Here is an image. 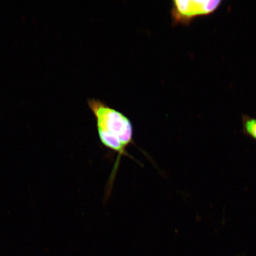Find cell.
<instances>
[{"label":"cell","mask_w":256,"mask_h":256,"mask_svg":"<svg viewBox=\"0 0 256 256\" xmlns=\"http://www.w3.org/2000/svg\"><path fill=\"white\" fill-rule=\"evenodd\" d=\"M90 110L96 120L99 140L110 151L116 153L117 158L108 185V194H110L122 158L128 156L127 148L134 144L132 122L126 115L98 99L88 100Z\"/></svg>","instance_id":"1"},{"label":"cell","mask_w":256,"mask_h":256,"mask_svg":"<svg viewBox=\"0 0 256 256\" xmlns=\"http://www.w3.org/2000/svg\"><path fill=\"white\" fill-rule=\"evenodd\" d=\"M222 3L220 0H175L171 11L172 24H188L199 16L212 14Z\"/></svg>","instance_id":"2"},{"label":"cell","mask_w":256,"mask_h":256,"mask_svg":"<svg viewBox=\"0 0 256 256\" xmlns=\"http://www.w3.org/2000/svg\"><path fill=\"white\" fill-rule=\"evenodd\" d=\"M242 130L246 136L252 138L256 142V118L243 115Z\"/></svg>","instance_id":"3"}]
</instances>
